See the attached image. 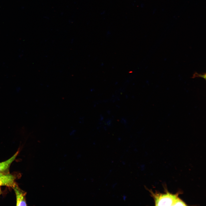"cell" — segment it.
Wrapping results in <instances>:
<instances>
[{"mask_svg":"<svg viewBox=\"0 0 206 206\" xmlns=\"http://www.w3.org/2000/svg\"><path fill=\"white\" fill-rule=\"evenodd\" d=\"M152 197L153 198L156 206H174L177 200L179 198V193L173 194L166 190L165 193L157 192H153L150 191Z\"/></svg>","mask_w":206,"mask_h":206,"instance_id":"1","label":"cell"},{"mask_svg":"<svg viewBox=\"0 0 206 206\" xmlns=\"http://www.w3.org/2000/svg\"><path fill=\"white\" fill-rule=\"evenodd\" d=\"M16 195L17 206H27L25 196L26 193L21 189L15 183L12 187Z\"/></svg>","mask_w":206,"mask_h":206,"instance_id":"2","label":"cell"},{"mask_svg":"<svg viewBox=\"0 0 206 206\" xmlns=\"http://www.w3.org/2000/svg\"><path fill=\"white\" fill-rule=\"evenodd\" d=\"M15 178L10 174H3L0 176V186H6L12 187L15 183Z\"/></svg>","mask_w":206,"mask_h":206,"instance_id":"3","label":"cell"},{"mask_svg":"<svg viewBox=\"0 0 206 206\" xmlns=\"http://www.w3.org/2000/svg\"><path fill=\"white\" fill-rule=\"evenodd\" d=\"M18 151L11 158L4 162L0 163V173H1L7 169L9 167L12 162L15 160L19 153Z\"/></svg>","mask_w":206,"mask_h":206,"instance_id":"4","label":"cell"},{"mask_svg":"<svg viewBox=\"0 0 206 206\" xmlns=\"http://www.w3.org/2000/svg\"><path fill=\"white\" fill-rule=\"evenodd\" d=\"M196 77H201L206 80V73H205L203 74H199L197 72H195L193 74L192 78H194Z\"/></svg>","mask_w":206,"mask_h":206,"instance_id":"5","label":"cell"},{"mask_svg":"<svg viewBox=\"0 0 206 206\" xmlns=\"http://www.w3.org/2000/svg\"><path fill=\"white\" fill-rule=\"evenodd\" d=\"M4 174L2 173H0V176L3 175Z\"/></svg>","mask_w":206,"mask_h":206,"instance_id":"6","label":"cell"},{"mask_svg":"<svg viewBox=\"0 0 206 206\" xmlns=\"http://www.w3.org/2000/svg\"><path fill=\"white\" fill-rule=\"evenodd\" d=\"M1 188L0 187V195L1 194Z\"/></svg>","mask_w":206,"mask_h":206,"instance_id":"7","label":"cell"}]
</instances>
